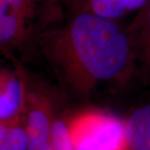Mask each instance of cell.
Wrapping results in <instances>:
<instances>
[{
  "instance_id": "5",
  "label": "cell",
  "mask_w": 150,
  "mask_h": 150,
  "mask_svg": "<svg viewBox=\"0 0 150 150\" xmlns=\"http://www.w3.org/2000/svg\"><path fill=\"white\" fill-rule=\"evenodd\" d=\"M1 67L0 71V123L23 119L28 98V69L22 62Z\"/></svg>"
},
{
  "instance_id": "2",
  "label": "cell",
  "mask_w": 150,
  "mask_h": 150,
  "mask_svg": "<svg viewBox=\"0 0 150 150\" xmlns=\"http://www.w3.org/2000/svg\"><path fill=\"white\" fill-rule=\"evenodd\" d=\"M67 11L64 0H0L2 55L16 62L38 51L42 36L64 22Z\"/></svg>"
},
{
  "instance_id": "3",
  "label": "cell",
  "mask_w": 150,
  "mask_h": 150,
  "mask_svg": "<svg viewBox=\"0 0 150 150\" xmlns=\"http://www.w3.org/2000/svg\"><path fill=\"white\" fill-rule=\"evenodd\" d=\"M73 150H128L125 119L98 108L71 110Z\"/></svg>"
},
{
  "instance_id": "8",
  "label": "cell",
  "mask_w": 150,
  "mask_h": 150,
  "mask_svg": "<svg viewBox=\"0 0 150 150\" xmlns=\"http://www.w3.org/2000/svg\"><path fill=\"white\" fill-rule=\"evenodd\" d=\"M125 137L128 150H150V100L125 118Z\"/></svg>"
},
{
  "instance_id": "9",
  "label": "cell",
  "mask_w": 150,
  "mask_h": 150,
  "mask_svg": "<svg viewBox=\"0 0 150 150\" xmlns=\"http://www.w3.org/2000/svg\"><path fill=\"white\" fill-rule=\"evenodd\" d=\"M28 136L23 119L0 123V150H28Z\"/></svg>"
},
{
  "instance_id": "1",
  "label": "cell",
  "mask_w": 150,
  "mask_h": 150,
  "mask_svg": "<svg viewBox=\"0 0 150 150\" xmlns=\"http://www.w3.org/2000/svg\"><path fill=\"white\" fill-rule=\"evenodd\" d=\"M38 51L62 87L81 98L103 84L124 87L137 76L127 28L93 14L71 13L42 36Z\"/></svg>"
},
{
  "instance_id": "7",
  "label": "cell",
  "mask_w": 150,
  "mask_h": 150,
  "mask_svg": "<svg viewBox=\"0 0 150 150\" xmlns=\"http://www.w3.org/2000/svg\"><path fill=\"white\" fill-rule=\"evenodd\" d=\"M71 13H89L107 20L117 21L126 14L139 11L148 0H64Z\"/></svg>"
},
{
  "instance_id": "10",
  "label": "cell",
  "mask_w": 150,
  "mask_h": 150,
  "mask_svg": "<svg viewBox=\"0 0 150 150\" xmlns=\"http://www.w3.org/2000/svg\"><path fill=\"white\" fill-rule=\"evenodd\" d=\"M71 110H62L54 123L49 142L45 150H73L70 130Z\"/></svg>"
},
{
  "instance_id": "4",
  "label": "cell",
  "mask_w": 150,
  "mask_h": 150,
  "mask_svg": "<svg viewBox=\"0 0 150 150\" xmlns=\"http://www.w3.org/2000/svg\"><path fill=\"white\" fill-rule=\"evenodd\" d=\"M64 108L62 94L28 71V98L23 122L28 150H45L57 117Z\"/></svg>"
},
{
  "instance_id": "6",
  "label": "cell",
  "mask_w": 150,
  "mask_h": 150,
  "mask_svg": "<svg viewBox=\"0 0 150 150\" xmlns=\"http://www.w3.org/2000/svg\"><path fill=\"white\" fill-rule=\"evenodd\" d=\"M134 48L137 75L150 88V0L127 28Z\"/></svg>"
}]
</instances>
